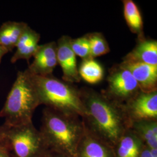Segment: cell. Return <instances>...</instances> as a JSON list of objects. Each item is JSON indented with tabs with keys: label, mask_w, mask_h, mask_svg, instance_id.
Listing matches in <instances>:
<instances>
[{
	"label": "cell",
	"mask_w": 157,
	"mask_h": 157,
	"mask_svg": "<svg viewBox=\"0 0 157 157\" xmlns=\"http://www.w3.org/2000/svg\"><path fill=\"white\" fill-rule=\"evenodd\" d=\"M79 92L84 107L82 118L85 128L113 148L130 128L124 105L92 89L83 87Z\"/></svg>",
	"instance_id": "cell-1"
},
{
	"label": "cell",
	"mask_w": 157,
	"mask_h": 157,
	"mask_svg": "<svg viewBox=\"0 0 157 157\" xmlns=\"http://www.w3.org/2000/svg\"><path fill=\"white\" fill-rule=\"evenodd\" d=\"M84 130V124L79 116L47 107L43 111L40 132L50 151L76 157Z\"/></svg>",
	"instance_id": "cell-2"
},
{
	"label": "cell",
	"mask_w": 157,
	"mask_h": 157,
	"mask_svg": "<svg viewBox=\"0 0 157 157\" xmlns=\"http://www.w3.org/2000/svg\"><path fill=\"white\" fill-rule=\"evenodd\" d=\"M41 105L39 94L32 75L26 69L19 71L0 111V118L5 123L15 126L32 122L34 112Z\"/></svg>",
	"instance_id": "cell-3"
},
{
	"label": "cell",
	"mask_w": 157,
	"mask_h": 157,
	"mask_svg": "<svg viewBox=\"0 0 157 157\" xmlns=\"http://www.w3.org/2000/svg\"><path fill=\"white\" fill-rule=\"evenodd\" d=\"M32 75L39 94L41 105L59 112L83 117L84 107L79 90L74 86L53 75Z\"/></svg>",
	"instance_id": "cell-4"
},
{
	"label": "cell",
	"mask_w": 157,
	"mask_h": 157,
	"mask_svg": "<svg viewBox=\"0 0 157 157\" xmlns=\"http://www.w3.org/2000/svg\"><path fill=\"white\" fill-rule=\"evenodd\" d=\"M2 139L10 157H43L49 150L33 122L10 126Z\"/></svg>",
	"instance_id": "cell-5"
},
{
	"label": "cell",
	"mask_w": 157,
	"mask_h": 157,
	"mask_svg": "<svg viewBox=\"0 0 157 157\" xmlns=\"http://www.w3.org/2000/svg\"><path fill=\"white\" fill-rule=\"evenodd\" d=\"M107 82V88L101 91V93L123 105L140 91L132 73L121 63L114 65L109 69Z\"/></svg>",
	"instance_id": "cell-6"
},
{
	"label": "cell",
	"mask_w": 157,
	"mask_h": 157,
	"mask_svg": "<svg viewBox=\"0 0 157 157\" xmlns=\"http://www.w3.org/2000/svg\"><path fill=\"white\" fill-rule=\"evenodd\" d=\"M124 107L130 124L140 121H157V91H140Z\"/></svg>",
	"instance_id": "cell-7"
},
{
	"label": "cell",
	"mask_w": 157,
	"mask_h": 157,
	"mask_svg": "<svg viewBox=\"0 0 157 157\" xmlns=\"http://www.w3.org/2000/svg\"><path fill=\"white\" fill-rule=\"evenodd\" d=\"M71 40L70 36L64 35L58 40L56 43L58 64L62 69L63 80L69 83H78L81 80L76 55L71 45Z\"/></svg>",
	"instance_id": "cell-8"
},
{
	"label": "cell",
	"mask_w": 157,
	"mask_h": 157,
	"mask_svg": "<svg viewBox=\"0 0 157 157\" xmlns=\"http://www.w3.org/2000/svg\"><path fill=\"white\" fill-rule=\"evenodd\" d=\"M33 57V62L27 69L30 73L39 76L52 75L58 65L56 42L51 41L39 45Z\"/></svg>",
	"instance_id": "cell-9"
},
{
	"label": "cell",
	"mask_w": 157,
	"mask_h": 157,
	"mask_svg": "<svg viewBox=\"0 0 157 157\" xmlns=\"http://www.w3.org/2000/svg\"><path fill=\"white\" fill-rule=\"evenodd\" d=\"M121 64L132 73L141 91L150 93L157 91V66L126 61H122Z\"/></svg>",
	"instance_id": "cell-10"
},
{
	"label": "cell",
	"mask_w": 157,
	"mask_h": 157,
	"mask_svg": "<svg viewBox=\"0 0 157 157\" xmlns=\"http://www.w3.org/2000/svg\"><path fill=\"white\" fill-rule=\"evenodd\" d=\"M76 157H114L113 149L85 128L78 144Z\"/></svg>",
	"instance_id": "cell-11"
},
{
	"label": "cell",
	"mask_w": 157,
	"mask_h": 157,
	"mask_svg": "<svg viewBox=\"0 0 157 157\" xmlns=\"http://www.w3.org/2000/svg\"><path fill=\"white\" fill-rule=\"evenodd\" d=\"M137 43L131 52L124 57L123 61L141 63L157 66V41L137 39Z\"/></svg>",
	"instance_id": "cell-12"
},
{
	"label": "cell",
	"mask_w": 157,
	"mask_h": 157,
	"mask_svg": "<svg viewBox=\"0 0 157 157\" xmlns=\"http://www.w3.org/2000/svg\"><path fill=\"white\" fill-rule=\"evenodd\" d=\"M40 39V34L28 26L17 42V51L12 56L11 62L15 63L18 60L25 59L29 63L38 48Z\"/></svg>",
	"instance_id": "cell-13"
},
{
	"label": "cell",
	"mask_w": 157,
	"mask_h": 157,
	"mask_svg": "<svg viewBox=\"0 0 157 157\" xmlns=\"http://www.w3.org/2000/svg\"><path fill=\"white\" fill-rule=\"evenodd\" d=\"M143 145L140 139L129 128L113 147L114 157H139Z\"/></svg>",
	"instance_id": "cell-14"
},
{
	"label": "cell",
	"mask_w": 157,
	"mask_h": 157,
	"mask_svg": "<svg viewBox=\"0 0 157 157\" xmlns=\"http://www.w3.org/2000/svg\"><path fill=\"white\" fill-rule=\"evenodd\" d=\"M28 25L23 22L8 21L0 27V45L8 52L16 47L23 32Z\"/></svg>",
	"instance_id": "cell-15"
},
{
	"label": "cell",
	"mask_w": 157,
	"mask_h": 157,
	"mask_svg": "<svg viewBox=\"0 0 157 157\" xmlns=\"http://www.w3.org/2000/svg\"><path fill=\"white\" fill-rule=\"evenodd\" d=\"M132 129L145 146L157 148V121H140L130 124Z\"/></svg>",
	"instance_id": "cell-16"
},
{
	"label": "cell",
	"mask_w": 157,
	"mask_h": 157,
	"mask_svg": "<svg viewBox=\"0 0 157 157\" xmlns=\"http://www.w3.org/2000/svg\"><path fill=\"white\" fill-rule=\"evenodd\" d=\"M122 2L124 19L129 29L133 33L137 35V39L144 37L143 21L138 6L132 0H124Z\"/></svg>",
	"instance_id": "cell-17"
},
{
	"label": "cell",
	"mask_w": 157,
	"mask_h": 157,
	"mask_svg": "<svg viewBox=\"0 0 157 157\" xmlns=\"http://www.w3.org/2000/svg\"><path fill=\"white\" fill-rule=\"evenodd\" d=\"M80 78L89 84H96L104 78V71L101 64L94 59L83 60L78 68Z\"/></svg>",
	"instance_id": "cell-18"
},
{
	"label": "cell",
	"mask_w": 157,
	"mask_h": 157,
	"mask_svg": "<svg viewBox=\"0 0 157 157\" xmlns=\"http://www.w3.org/2000/svg\"><path fill=\"white\" fill-rule=\"evenodd\" d=\"M86 34L90 45L91 58L94 59L109 52V44L103 34L100 32H93Z\"/></svg>",
	"instance_id": "cell-19"
},
{
	"label": "cell",
	"mask_w": 157,
	"mask_h": 157,
	"mask_svg": "<svg viewBox=\"0 0 157 157\" xmlns=\"http://www.w3.org/2000/svg\"><path fill=\"white\" fill-rule=\"evenodd\" d=\"M71 45L75 54L82 58L83 60L91 58L90 45L87 34L77 39H72Z\"/></svg>",
	"instance_id": "cell-20"
},
{
	"label": "cell",
	"mask_w": 157,
	"mask_h": 157,
	"mask_svg": "<svg viewBox=\"0 0 157 157\" xmlns=\"http://www.w3.org/2000/svg\"><path fill=\"white\" fill-rule=\"evenodd\" d=\"M139 157H157V148H150L144 144L141 150Z\"/></svg>",
	"instance_id": "cell-21"
},
{
	"label": "cell",
	"mask_w": 157,
	"mask_h": 157,
	"mask_svg": "<svg viewBox=\"0 0 157 157\" xmlns=\"http://www.w3.org/2000/svg\"><path fill=\"white\" fill-rule=\"evenodd\" d=\"M0 157H10L6 144L2 139H0Z\"/></svg>",
	"instance_id": "cell-22"
},
{
	"label": "cell",
	"mask_w": 157,
	"mask_h": 157,
	"mask_svg": "<svg viewBox=\"0 0 157 157\" xmlns=\"http://www.w3.org/2000/svg\"><path fill=\"white\" fill-rule=\"evenodd\" d=\"M43 157H71L56 152L48 150Z\"/></svg>",
	"instance_id": "cell-23"
},
{
	"label": "cell",
	"mask_w": 157,
	"mask_h": 157,
	"mask_svg": "<svg viewBox=\"0 0 157 157\" xmlns=\"http://www.w3.org/2000/svg\"><path fill=\"white\" fill-rule=\"evenodd\" d=\"M10 126L6 124H4L2 126H0V139L3 137V136L5 134L6 131L8 130V129Z\"/></svg>",
	"instance_id": "cell-24"
},
{
	"label": "cell",
	"mask_w": 157,
	"mask_h": 157,
	"mask_svg": "<svg viewBox=\"0 0 157 157\" xmlns=\"http://www.w3.org/2000/svg\"><path fill=\"white\" fill-rule=\"evenodd\" d=\"M8 52V51L5 47L0 45V64H1L2 57L6 54Z\"/></svg>",
	"instance_id": "cell-25"
}]
</instances>
